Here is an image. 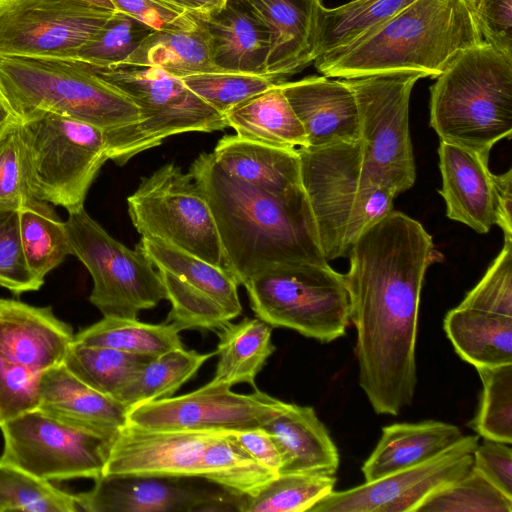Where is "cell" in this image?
<instances>
[{
    "label": "cell",
    "instance_id": "6da1fadb",
    "mask_svg": "<svg viewBox=\"0 0 512 512\" xmlns=\"http://www.w3.org/2000/svg\"><path fill=\"white\" fill-rule=\"evenodd\" d=\"M344 277L357 332L359 385L377 414L398 415L414 398L420 295L443 256L420 222L391 210L354 242Z\"/></svg>",
    "mask_w": 512,
    "mask_h": 512
},
{
    "label": "cell",
    "instance_id": "7a4b0ae2",
    "mask_svg": "<svg viewBox=\"0 0 512 512\" xmlns=\"http://www.w3.org/2000/svg\"><path fill=\"white\" fill-rule=\"evenodd\" d=\"M189 172L208 202L225 267L238 285L274 265L328 263L306 194H268L231 176L212 153L200 154Z\"/></svg>",
    "mask_w": 512,
    "mask_h": 512
},
{
    "label": "cell",
    "instance_id": "3957f363",
    "mask_svg": "<svg viewBox=\"0 0 512 512\" xmlns=\"http://www.w3.org/2000/svg\"><path fill=\"white\" fill-rule=\"evenodd\" d=\"M483 42L469 0H415L314 64L324 76L336 79L394 72L437 78L459 53Z\"/></svg>",
    "mask_w": 512,
    "mask_h": 512
},
{
    "label": "cell",
    "instance_id": "277c9868",
    "mask_svg": "<svg viewBox=\"0 0 512 512\" xmlns=\"http://www.w3.org/2000/svg\"><path fill=\"white\" fill-rule=\"evenodd\" d=\"M440 140L489 157L512 134V57L483 42L457 55L430 87Z\"/></svg>",
    "mask_w": 512,
    "mask_h": 512
},
{
    "label": "cell",
    "instance_id": "5b68a950",
    "mask_svg": "<svg viewBox=\"0 0 512 512\" xmlns=\"http://www.w3.org/2000/svg\"><path fill=\"white\" fill-rule=\"evenodd\" d=\"M103 475L200 478L245 496L276 474L241 450L227 431H150L126 425L111 447Z\"/></svg>",
    "mask_w": 512,
    "mask_h": 512
},
{
    "label": "cell",
    "instance_id": "8992f818",
    "mask_svg": "<svg viewBox=\"0 0 512 512\" xmlns=\"http://www.w3.org/2000/svg\"><path fill=\"white\" fill-rule=\"evenodd\" d=\"M297 150L322 252L328 262L347 256L359 236L393 210L396 193L366 174L360 140Z\"/></svg>",
    "mask_w": 512,
    "mask_h": 512
},
{
    "label": "cell",
    "instance_id": "52a82bcc",
    "mask_svg": "<svg viewBox=\"0 0 512 512\" xmlns=\"http://www.w3.org/2000/svg\"><path fill=\"white\" fill-rule=\"evenodd\" d=\"M0 86L20 115L50 112L105 132L140 120L138 107L79 60L0 57Z\"/></svg>",
    "mask_w": 512,
    "mask_h": 512
},
{
    "label": "cell",
    "instance_id": "ba28073f",
    "mask_svg": "<svg viewBox=\"0 0 512 512\" xmlns=\"http://www.w3.org/2000/svg\"><path fill=\"white\" fill-rule=\"evenodd\" d=\"M90 67L140 111L137 123L106 138L108 157L117 165H124L135 155L159 146L170 136L210 133L228 127L223 114L193 93L181 78L161 68L126 63Z\"/></svg>",
    "mask_w": 512,
    "mask_h": 512
},
{
    "label": "cell",
    "instance_id": "9c48e42d",
    "mask_svg": "<svg viewBox=\"0 0 512 512\" xmlns=\"http://www.w3.org/2000/svg\"><path fill=\"white\" fill-rule=\"evenodd\" d=\"M20 131L34 198L72 212L84 202L109 160L103 130L50 112L22 117Z\"/></svg>",
    "mask_w": 512,
    "mask_h": 512
},
{
    "label": "cell",
    "instance_id": "30bf717a",
    "mask_svg": "<svg viewBox=\"0 0 512 512\" xmlns=\"http://www.w3.org/2000/svg\"><path fill=\"white\" fill-rule=\"evenodd\" d=\"M256 317L320 342L345 335L350 303L342 274L328 263L271 266L244 285Z\"/></svg>",
    "mask_w": 512,
    "mask_h": 512
},
{
    "label": "cell",
    "instance_id": "8fae6325",
    "mask_svg": "<svg viewBox=\"0 0 512 512\" xmlns=\"http://www.w3.org/2000/svg\"><path fill=\"white\" fill-rule=\"evenodd\" d=\"M65 230L70 255L78 258L92 277L89 301L103 316L134 319L142 310L167 300L159 272L139 243L129 249L84 207L68 213Z\"/></svg>",
    "mask_w": 512,
    "mask_h": 512
},
{
    "label": "cell",
    "instance_id": "7c38bea8",
    "mask_svg": "<svg viewBox=\"0 0 512 512\" xmlns=\"http://www.w3.org/2000/svg\"><path fill=\"white\" fill-rule=\"evenodd\" d=\"M420 78L418 73L394 72L343 79L357 103L363 168L396 195L416 180L409 104Z\"/></svg>",
    "mask_w": 512,
    "mask_h": 512
},
{
    "label": "cell",
    "instance_id": "4fadbf2b",
    "mask_svg": "<svg viewBox=\"0 0 512 512\" xmlns=\"http://www.w3.org/2000/svg\"><path fill=\"white\" fill-rule=\"evenodd\" d=\"M127 206L142 237L163 240L226 269L212 212L190 172L174 163L161 166L141 179Z\"/></svg>",
    "mask_w": 512,
    "mask_h": 512
},
{
    "label": "cell",
    "instance_id": "5bb4252c",
    "mask_svg": "<svg viewBox=\"0 0 512 512\" xmlns=\"http://www.w3.org/2000/svg\"><path fill=\"white\" fill-rule=\"evenodd\" d=\"M0 429V458L48 481L103 475L118 435L77 428L39 409L0 424Z\"/></svg>",
    "mask_w": 512,
    "mask_h": 512
},
{
    "label": "cell",
    "instance_id": "9a60e30c",
    "mask_svg": "<svg viewBox=\"0 0 512 512\" xmlns=\"http://www.w3.org/2000/svg\"><path fill=\"white\" fill-rule=\"evenodd\" d=\"M114 12L83 0H0V57L77 60Z\"/></svg>",
    "mask_w": 512,
    "mask_h": 512
},
{
    "label": "cell",
    "instance_id": "2e32d148",
    "mask_svg": "<svg viewBox=\"0 0 512 512\" xmlns=\"http://www.w3.org/2000/svg\"><path fill=\"white\" fill-rule=\"evenodd\" d=\"M283 401L254 388L249 394L208 383L177 397L128 410L127 425L150 431H233L264 426Z\"/></svg>",
    "mask_w": 512,
    "mask_h": 512
},
{
    "label": "cell",
    "instance_id": "e0dca14e",
    "mask_svg": "<svg viewBox=\"0 0 512 512\" xmlns=\"http://www.w3.org/2000/svg\"><path fill=\"white\" fill-rule=\"evenodd\" d=\"M478 435L463 436L437 456L344 491H331L308 512H416L434 491L472 467Z\"/></svg>",
    "mask_w": 512,
    "mask_h": 512
},
{
    "label": "cell",
    "instance_id": "ac0fdd59",
    "mask_svg": "<svg viewBox=\"0 0 512 512\" xmlns=\"http://www.w3.org/2000/svg\"><path fill=\"white\" fill-rule=\"evenodd\" d=\"M186 478L101 475L93 487L75 495L86 512L237 511L240 496L184 481Z\"/></svg>",
    "mask_w": 512,
    "mask_h": 512
},
{
    "label": "cell",
    "instance_id": "d6986e66",
    "mask_svg": "<svg viewBox=\"0 0 512 512\" xmlns=\"http://www.w3.org/2000/svg\"><path fill=\"white\" fill-rule=\"evenodd\" d=\"M75 334L51 307L0 298V353L34 373L63 364Z\"/></svg>",
    "mask_w": 512,
    "mask_h": 512
},
{
    "label": "cell",
    "instance_id": "ffe728a7",
    "mask_svg": "<svg viewBox=\"0 0 512 512\" xmlns=\"http://www.w3.org/2000/svg\"><path fill=\"white\" fill-rule=\"evenodd\" d=\"M280 85L305 130L307 147L360 140L356 99L343 79L308 76Z\"/></svg>",
    "mask_w": 512,
    "mask_h": 512
},
{
    "label": "cell",
    "instance_id": "44dd1931",
    "mask_svg": "<svg viewBox=\"0 0 512 512\" xmlns=\"http://www.w3.org/2000/svg\"><path fill=\"white\" fill-rule=\"evenodd\" d=\"M442 188L439 191L449 219L478 233L495 225V174L489 157L440 141L438 148Z\"/></svg>",
    "mask_w": 512,
    "mask_h": 512
},
{
    "label": "cell",
    "instance_id": "7402d4cb",
    "mask_svg": "<svg viewBox=\"0 0 512 512\" xmlns=\"http://www.w3.org/2000/svg\"><path fill=\"white\" fill-rule=\"evenodd\" d=\"M191 14L207 32L213 64L220 71L265 75L270 35L242 0H226L214 11Z\"/></svg>",
    "mask_w": 512,
    "mask_h": 512
},
{
    "label": "cell",
    "instance_id": "603a6c76",
    "mask_svg": "<svg viewBox=\"0 0 512 512\" xmlns=\"http://www.w3.org/2000/svg\"><path fill=\"white\" fill-rule=\"evenodd\" d=\"M37 409L68 425L103 434H117L127 425L125 406L85 384L64 364L40 374Z\"/></svg>",
    "mask_w": 512,
    "mask_h": 512
},
{
    "label": "cell",
    "instance_id": "cb8c5ba5",
    "mask_svg": "<svg viewBox=\"0 0 512 512\" xmlns=\"http://www.w3.org/2000/svg\"><path fill=\"white\" fill-rule=\"evenodd\" d=\"M231 176L278 198L305 194L297 149L225 135L212 152Z\"/></svg>",
    "mask_w": 512,
    "mask_h": 512
},
{
    "label": "cell",
    "instance_id": "d4e9b609",
    "mask_svg": "<svg viewBox=\"0 0 512 512\" xmlns=\"http://www.w3.org/2000/svg\"><path fill=\"white\" fill-rule=\"evenodd\" d=\"M265 25L270 50L265 75L283 82L313 59L314 4L316 0H242Z\"/></svg>",
    "mask_w": 512,
    "mask_h": 512
},
{
    "label": "cell",
    "instance_id": "484cf974",
    "mask_svg": "<svg viewBox=\"0 0 512 512\" xmlns=\"http://www.w3.org/2000/svg\"><path fill=\"white\" fill-rule=\"evenodd\" d=\"M263 427L272 434L282 455L278 473L337 472L338 449L312 407L283 402Z\"/></svg>",
    "mask_w": 512,
    "mask_h": 512
},
{
    "label": "cell",
    "instance_id": "4316f807",
    "mask_svg": "<svg viewBox=\"0 0 512 512\" xmlns=\"http://www.w3.org/2000/svg\"><path fill=\"white\" fill-rule=\"evenodd\" d=\"M463 436L456 425L436 420L385 426L375 449L361 468L365 482L423 463Z\"/></svg>",
    "mask_w": 512,
    "mask_h": 512
},
{
    "label": "cell",
    "instance_id": "83f0119b",
    "mask_svg": "<svg viewBox=\"0 0 512 512\" xmlns=\"http://www.w3.org/2000/svg\"><path fill=\"white\" fill-rule=\"evenodd\" d=\"M224 117L239 137L284 148L308 145L305 130L280 83L234 106Z\"/></svg>",
    "mask_w": 512,
    "mask_h": 512
},
{
    "label": "cell",
    "instance_id": "f1b7e54d",
    "mask_svg": "<svg viewBox=\"0 0 512 512\" xmlns=\"http://www.w3.org/2000/svg\"><path fill=\"white\" fill-rule=\"evenodd\" d=\"M272 328L258 317H245L237 323L229 321L218 329L215 351L218 362L208 384L232 388L245 383L256 388L258 373L275 351Z\"/></svg>",
    "mask_w": 512,
    "mask_h": 512
},
{
    "label": "cell",
    "instance_id": "f546056e",
    "mask_svg": "<svg viewBox=\"0 0 512 512\" xmlns=\"http://www.w3.org/2000/svg\"><path fill=\"white\" fill-rule=\"evenodd\" d=\"M443 326L456 353L475 368L512 363V317L458 305Z\"/></svg>",
    "mask_w": 512,
    "mask_h": 512
},
{
    "label": "cell",
    "instance_id": "4dcf8cb0",
    "mask_svg": "<svg viewBox=\"0 0 512 512\" xmlns=\"http://www.w3.org/2000/svg\"><path fill=\"white\" fill-rule=\"evenodd\" d=\"M191 16L187 27L153 31L124 63L158 67L178 78L221 72L213 64L207 32Z\"/></svg>",
    "mask_w": 512,
    "mask_h": 512
},
{
    "label": "cell",
    "instance_id": "1f68e13d",
    "mask_svg": "<svg viewBox=\"0 0 512 512\" xmlns=\"http://www.w3.org/2000/svg\"><path fill=\"white\" fill-rule=\"evenodd\" d=\"M413 1L415 0H351L336 8H326L321 0H316L313 59L353 43L394 17Z\"/></svg>",
    "mask_w": 512,
    "mask_h": 512
},
{
    "label": "cell",
    "instance_id": "d6a6232c",
    "mask_svg": "<svg viewBox=\"0 0 512 512\" xmlns=\"http://www.w3.org/2000/svg\"><path fill=\"white\" fill-rule=\"evenodd\" d=\"M139 245L158 270L166 271L202 290L215 299L232 319L241 314L238 283L227 269L157 238L142 237Z\"/></svg>",
    "mask_w": 512,
    "mask_h": 512
},
{
    "label": "cell",
    "instance_id": "836d02e7",
    "mask_svg": "<svg viewBox=\"0 0 512 512\" xmlns=\"http://www.w3.org/2000/svg\"><path fill=\"white\" fill-rule=\"evenodd\" d=\"M215 352L199 353L184 347L152 357L116 396L127 410L153 400L172 397Z\"/></svg>",
    "mask_w": 512,
    "mask_h": 512
},
{
    "label": "cell",
    "instance_id": "e575fe53",
    "mask_svg": "<svg viewBox=\"0 0 512 512\" xmlns=\"http://www.w3.org/2000/svg\"><path fill=\"white\" fill-rule=\"evenodd\" d=\"M180 332L172 323L150 324L137 318L103 316L76 333L74 342L155 357L183 348Z\"/></svg>",
    "mask_w": 512,
    "mask_h": 512
},
{
    "label": "cell",
    "instance_id": "d590c367",
    "mask_svg": "<svg viewBox=\"0 0 512 512\" xmlns=\"http://www.w3.org/2000/svg\"><path fill=\"white\" fill-rule=\"evenodd\" d=\"M20 236L30 270L40 280L58 267L70 248L63 221L48 202L31 199L19 207Z\"/></svg>",
    "mask_w": 512,
    "mask_h": 512
},
{
    "label": "cell",
    "instance_id": "8d00e7d4",
    "mask_svg": "<svg viewBox=\"0 0 512 512\" xmlns=\"http://www.w3.org/2000/svg\"><path fill=\"white\" fill-rule=\"evenodd\" d=\"M335 475L278 473L250 495L241 496L239 512H304L333 491Z\"/></svg>",
    "mask_w": 512,
    "mask_h": 512
},
{
    "label": "cell",
    "instance_id": "74e56055",
    "mask_svg": "<svg viewBox=\"0 0 512 512\" xmlns=\"http://www.w3.org/2000/svg\"><path fill=\"white\" fill-rule=\"evenodd\" d=\"M151 356L74 342L63 364L77 378L99 393L116 396Z\"/></svg>",
    "mask_w": 512,
    "mask_h": 512
},
{
    "label": "cell",
    "instance_id": "f35d334b",
    "mask_svg": "<svg viewBox=\"0 0 512 512\" xmlns=\"http://www.w3.org/2000/svg\"><path fill=\"white\" fill-rule=\"evenodd\" d=\"M77 512L75 495L0 458V512Z\"/></svg>",
    "mask_w": 512,
    "mask_h": 512
},
{
    "label": "cell",
    "instance_id": "ab89813d",
    "mask_svg": "<svg viewBox=\"0 0 512 512\" xmlns=\"http://www.w3.org/2000/svg\"><path fill=\"white\" fill-rule=\"evenodd\" d=\"M483 390L470 426L485 439L512 443V363L476 367Z\"/></svg>",
    "mask_w": 512,
    "mask_h": 512
},
{
    "label": "cell",
    "instance_id": "60d3db41",
    "mask_svg": "<svg viewBox=\"0 0 512 512\" xmlns=\"http://www.w3.org/2000/svg\"><path fill=\"white\" fill-rule=\"evenodd\" d=\"M416 512H512V498L472 466L461 478L430 494Z\"/></svg>",
    "mask_w": 512,
    "mask_h": 512
},
{
    "label": "cell",
    "instance_id": "b9f144b4",
    "mask_svg": "<svg viewBox=\"0 0 512 512\" xmlns=\"http://www.w3.org/2000/svg\"><path fill=\"white\" fill-rule=\"evenodd\" d=\"M171 310L165 320L180 331L218 330L231 321L227 311L211 296L177 276L158 270Z\"/></svg>",
    "mask_w": 512,
    "mask_h": 512
},
{
    "label": "cell",
    "instance_id": "7bdbcfd3",
    "mask_svg": "<svg viewBox=\"0 0 512 512\" xmlns=\"http://www.w3.org/2000/svg\"><path fill=\"white\" fill-rule=\"evenodd\" d=\"M153 31L135 17L115 11L79 50L77 60L99 67L122 64Z\"/></svg>",
    "mask_w": 512,
    "mask_h": 512
},
{
    "label": "cell",
    "instance_id": "ee69618b",
    "mask_svg": "<svg viewBox=\"0 0 512 512\" xmlns=\"http://www.w3.org/2000/svg\"><path fill=\"white\" fill-rule=\"evenodd\" d=\"M198 97L221 114L248 98L281 82L259 74L242 72H207L181 78Z\"/></svg>",
    "mask_w": 512,
    "mask_h": 512
},
{
    "label": "cell",
    "instance_id": "f6af8a7d",
    "mask_svg": "<svg viewBox=\"0 0 512 512\" xmlns=\"http://www.w3.org/2000/svg\"><path fill=\"white\" fill-rule=\"evenodd\" d=\"M44 284L30 270L23 252L19 207L0 203V286L13 294L37 291Z\"/></svg>",
    "mask_w": 512,
    "mask_h": 512
},
{
    "label": "cell",
    "instance_id": "bcb514c9",
    "mask_svg": "<svg viewBox=\"0 0 512 512\" xmlns=\"http://www.w3.org/2000/svg\"><path fill=\"white\" fill-rule=\"evenodd\" d=\"M459 306L512 317V238Z\"/></svg>",
    "mask_w": 512,
    "mask_h": 512
},
{
    "label": "cell",
    "instance_id": "7dc6e473",
    "mask_svg": "<svg viewBox=\"0 0 512 512\" xmlns=\"http://www.w3.org/2000/svg\"><path fill=\"white\" fill-rule=\"evenodd\" d=\"M20 121L0 135V203L20 207L34 198L27 175Z\"/></svg>",
    "mask_w": 512,
    "mask_h": 512
},
{
    "label": "cell",
    "instance_id": "c3c4849f",
    "mask_svg": "<svg viewBox=\"0 0 512 512\" xmlns=\"http://www.w3.org/2000/svg\"><path fill=\"white\" fill-rule=\"evenodd\" d=\"M39 378L0 353V424L38 408Z\"/></svg>",
    "mask_w": 512,
    "mask_h": 512
},
{
    "label": "cell",
    "instance_id": "681fc988",
    "mask_svg": "<svg viewBox=\"0 0 512 512\" xmlns=\"http://www.w3.org/2000/svg\"><path fill=\"white\" fill-rule=\"evenodd\" d=\"M486 43L512 57V0H469Z\"/></svg>",
    "mask_w": 512,
    "mask_h": 512
},
{
    "label": "cell",
    "instance_id": "f907efd6",
    "mask_svg": "<svg viewBox=\"0 0 512 512\" xmlns=\"http://www.w3.org/2000/svg\"><path fill=\"white\" fill-rule=\"evenodd\" d=\"M472 466L507 497L512 498L510 444L483 438L473 452Z\"/></svg>",
    "mask_w": 512,
    "mask_h": 512
},
{
    "label": "cell",
    "instance_id": "816d5d0a",
    "mask_svg": "<svg viewBox=\"0 0 512 512\" xmlns=\"http://www.w3.org/2000/svg\"><path fill=\"white\" fill-rule=\"evenodd\" d=\"M231 439L255 462L277 474L282 467V455L271 433L263 426L227 431Z\"/></svg>",
    "mask_w": 512,
    "mask_h": 512
},
{
    "label": "cell",
    "instance_id": "f5cc1de1",
    "mask_svg": "<svg viewBox=\"0 0 512 512\" xmlns=\"http://www.w3.org/2000/svg\"><path fill=\"white\" fill-rule=\"evenodd\" d=\"M512 170L495 174V225L512 238Z\"/></svg>",
    "mask_w": 512,
    "mask_h": 512
},
{
    "label": "cell",
    "instance_id": "db71d44e",
    "mask_svg": "<svg viewBox=\"0 0 512 512\" xmlns=\"http://www.w3.org/2000/svg\"><path fill=\"white\" fill-rule=\"evenodd\" d=\"M182 13H208L223 6L226 0H153Z\"/></svg>",
    "mask_w": 512,
    "mask_h": 512
},
{
    "label": "cell",
    "instance_id": "11a10c76",
    "mask_svg": "<svg viewBox=\"0 0 512 512\" xmlns=\"http://www.w3.org/2000/svg\"><path fill=\"white\" fill-rule=\"evenodd\" d=\"M20 120V115L16 112L0 86V135L9 125Z\"/></svg>",
    "mask_w": 512,
    "mask_h": 512
},
{
    "label": "cell",
    "instance_id": "9f6ffc18",
    "mask_svg": "<svg viewBox=\"0 0 512 512\" xmlns=\"http://www.w3.org/2000/svg\"><path fill=\"white\" fill-rule=\"evenodd\" d=\"M83 1L89 2L96 6H100V7L112 10V11H116L110 0H83Z\"/></svg>",
    "mask_w": 512,
    "mask_h": 512
}]
</instances>
